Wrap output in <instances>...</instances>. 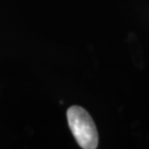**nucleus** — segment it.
<instances>
[{
    "mask_svg": "<svg viewBox=\"0 0 149 149\" xmlns=\"http://www.w3.org/2000/svg\"><path fill=\"white\" fill-rule=\"evenodd\" d=\"M66 117L70 129L81 148H97L98 132L87 111L81 106H71L66 112Z\"/></svg>",
    "mask_w": 149,
    "mask_h": 149,
    "instance_id": "1",
    "label": "nucleus"
}]
</instances>
